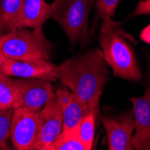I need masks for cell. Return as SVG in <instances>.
Instances as JSON below:
<instances>
[{
	"label": "cell",
	"instance_id": "obj_15",
	"mask_svg": "<svg viewBox=\"0 0 150 150\" xmlns=\"http://www.w3.org/2000/svg\"><path fill=\"white\" fill-rule=\"evenodd\" d=\"M47 150H85V148L76 128L71 130H62Z\"/></svg>",
	"mask_w": 150,
	"mask_h": 150
},
{
	"label": "cell",
	"instance_id": "obj_10",
	"mask_svg": "<svg viewBox=\"0 0 150 150\" xmlns=\"http://www.w3.org/2000/svg\"><path fill=\"white\" fill-rule=\"evenodd\" d=\"M135 118L134 149L150 150V88L138 97L130 98Z\"/></svg>",
	"mask_w": 150,
	"mask_h": 150
},
{
	"label": "cell",
	"instance_id": "obj_12",
	"mask_svg": "<svg viewBox=\"0 0 150 150\" xmlns=\"http://www.w3.org/2000/svg\"><path fill=\"white\" fill-rule=\"evenodd\" d=\"M50 15V4H48L45 0H23L19 28H42Z\"/></svg>",
	"mask_w": 150,
	"mask_h": 150
},
{
	"label": "cell",
	"instance_id": "obj_7",
	"mask_svg": "<svg viewBox=\"0 0 150 150\" xmlns=\"http://www.w3.org/2000/svg\"><path fill=\"white\" fill-rule=\"evenodd\" d=\"M102 122L106 132L110 150H133L135 118L131 111L118 116H103Z\"/></svg>",
	"mask_w": 150,
	"mask_h": 150
},
{
	"label": "cell",
	"instance_id": "obj_16",
	"mask_svg": "<svg viewBox=\"0 0 150 150\" xmlns=\"http://www.w3.org/2000/svg\"><path fill=\"white\" fill-rule=\"evenodd\" d=\"M16 95L15 79L0 72V110L13 108Z\"/></svg>",
	"mask_w": 150,
	"mask_h": 150
},
{
	"label": "cell",
	"instance_id": "obj_18",
	"mask_svg": "<svg viewBox=\"0 0 150 150\" xmlns=\"http://www.w3.org/2000/svg\"><path fill=\"white\" fill-rule=\"evenodd\" d=\"M120 0H95V6L99 17L104 19L106 17H112Z\"/></svg>",
	"mask_w": 150,
	"mask_h": 150
},
{
	"label": "cell",
	"instance_id": "obj_11",
	"mask_svg": "<svg viewBox=\"0 0 150 150\" xmlns=\"http://www.w3.org/2000/svg\"><path fill=\"white\" fill-rule=\"evenodd\" d=\"M55 93L62 113L63 130L76 129L82 118L88 113L87 111L76 95L66 86H59Z\"/></svg>",
	"mask_w": 150,
	"mask_h": 150
},
{
	"label": "cell",
	"instance_id": "obj_3",
	"mask_svg": "<svg viewBox=\"0 0 150 150\" xmlns=\"http://www.w3.org/2000/svg\"><path fill=\"white\" fill-rule=\"evenodd\" d=\"M0 46L6 58L16 60H50L52 45L42 28H19L0 36Z\"/></svg>",
	"mask_w": 150,
	"mask_h": 150
},
{
	"label": "cell",
	"instance_id": "obj_19",
	"mask_svg": "<svg viewBox=\"0 0 150 150\" xmlns=\"http://www.w3.org/2000/svg\"><path fill=\"white\" fill-rule=\"evenodd\" d=\"M150 16V0H139L134 11V16Z\"/></svg>",
	"mask_w": 150,
	"mask_h": 150
},
{
	"label": "cell",
	"instance_id": "obj_22",
	"mask_svg": "<svg viewBox=\"0 0 150 150\" xmlns=\"http://www.w3.org/2000/svg\"><path fill=\"white\" fill-rule=\"evenodd\" d=\"M149 61H150V57H149Z\"/></svg>",
	"mask_w": 150,
	"mask_h": 150
},
{
	"label": "cell",
	"instance_id": "obj_6",
	"mask_svg": "<svg viewBox=\"0 0 150 150\" xmlns=\"http://www.w3.org/2000/svg\"><path fill=\"white\" fill-rule=\"evenodd\" d=\"M15 84L16 95L13 109L24 107L33 111H40L56 91L50 81L42 79H15Z\"/></svg>",
	"mask_w": 150,
	"mask_h": 150
},
{
	"label": "cell",
	"instance_id": "obj_4",
	"mask_svg": "<svg viewBox=\"0 0 150 150\" xmlns=\"http://www.w3.org/2000/svg\"><path fill=\"white\" fill-rule=\"evenodd\" d=\"M93 3L94 0H54L50 4V17L59 23L73 47L86 38Z\"/></svg>",
	"mask_w": 150,
	"mask_h": 150
},
{
	"label": "cell",
	"instance_id": "obj_1",
	"mask_svg": "<svg viewBox=\"0 0 150 150\" xmlns=\"http://www.w3.org/2000/svg\"><path fill=\"white\" fill-rule=\"evenodd\" d=\"M108 79L107 63L101 49H92L58 66V80L76 95L87 112L98 113Z\"/></svg>",
	"mask_w": 150,
	"mask_h": 150
},
{
	"label": "cell",
	"instance_id": "obj_21",
	"mask_svg": "<svg viewBox=\"0 0 150 150\" xmlns=\"http://www.w3.org/2000/svg\"><path fill=\"white\" fill-rule=\"evenodd\" d=\"M5 59H6V57H5V55H4L3 52H2L1 46H0V69H1V67H2V64H3Z\"/></svg>",
	"mask_w": 150,
	"mask_h": 150
},
{
	"label": "cell",
	"instance_id": "obj_2",
	"mask_svg": "<svg viewBox=\"0 0 150 150\" xmlns=\"http://www.w3.org/2000/svg\"><path fill=\"white\" fill-rule=\"evenodd\" d=\"M99 39L104 60L111 67L113 75L128 81H140L142 74L130 44L134 39L123 30L121 24L112 17L103 19Z\"/></svg>",
	"mask_w": 150,
	"mask_h": 150
},
{
	"label": "cell",
	"instance_id": "obj_17",
	"mask_svg": "<svg viewBox=\"0 0 150 150\" xmlns=\"http://www.w3.org/2000/svg\"><path fill=\"white\" fill-rule=\"evenodd\" d=\"M13 111V108L0 110V149L2 150L11 149L7 140L10 139V129Z\"/></svg>",
	"mask_w": 150,
	"mask_h": 150
},
{
	"label": "cell",
	"instance_id": "obj_13",
	"mask_svg": "<svg viewBox=\"0 0 150 150\" xmlns=\"http://www.w3.org/2000/svg\"><path fill=\"white\" fill-rule=\"evenodd\" d=\"M23 0H0V36L19 29Z\"/></svg>",
	"mask_w": 150,
	"mask_h": 150
},
{
	"label": "cell",
	"instance_id": "obj_5",
	"mask_svg": "<svg viewBox=\"0 0 150 150\" xmlns=\"http://www.w3.org/2000/svg\"><path fill=\"white\" fill-rule=\"evenodd\" d=\"M40 123V111L28 108L15 109L12 117L10 139L17 150H33Z\"/></svg>",
	"mask_w": 150,
	"mask_h": 150
},
{
	"label": "cell",
	"instance_id": "obj_8",
	"mask_svg": "<svg viewBox=\"0 0 150 150\" xmlns=\"http://www.w3.org/2000/svg\"><path fill=\"white\" fill-rule=\"evenodd\" d=\"M62 130V113L55 93L40 110V129L33 150H47Z\"/></svg>",
	"mask_w": 150,
	"mask_h": 150
},
{
	"label": "cell",
	"instance_id": "obj_20",
	"mask_svg": "<svg viewBox=\"0 0 150 150\" xmlns=\"http://www.w3.org/2000/svg\"><path fill=\"white\" fill-rule=\"evenodd\" d=\"M139 37H140L141 40H143L144 42L150 44V24L146 26L145 28L141 31Z\"/></svg>",
	"mask_w": 150,
	"mask_h": 150
},
{
	"label": "cell",
	"instance_id": "obj_14",
	"mask_svg": "<svg viewBox=\"0 0 150 150\" xmlns=\"http://www.w3.org/2000/svg\"><path fill=\"white\" fill-rule=\"evenodd\" d=\"M97 113L93 112L86 113L76 127L77 135L80 141L84 146L85 150H91L93 146L95 137V122Z\"/></svg>",
	"mask_w": 150,
	"mask_h": 150
},
{
	"label": "cell",
	"instance_id": "obj_9",
	"mask_svg": "<svg viewBox=\"0 0 150 150\" xmlns=\"http://www.w3.org/2000/svg\"><path fill=\"white\" fill-rule=\"evenodd\" d=\"M0 72L19 78H36L50 82L58 80V66L50 60H16L6 58Z\"/></svg>",
	"mask_w": 150,
	"mask_h": 150
}]
</instances>
